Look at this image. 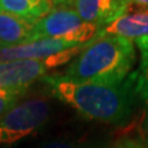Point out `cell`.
I'll return each mask as SVG.
<instances>
[{
	"mask_svg": "<svg viewBox=\"0 0 148 148\" xmlns=\"http://www.w3.org/2000/svg\"><path fill=\"white\" fill-rule=\"evenodd\" d=\"M137 61L133 41L120 36H96L73 58L62 75L75 82L119 85Z\"/></svg>",
	"mask_w": 148,
	"mask_h": 148,
	"instance_id": "2",
	"label": "cell"
},
{
	"mask_svg": "<svg viewBox=\"0 0 148 148\" xmlns=\"http://www.w3.org/2000/svg\"><path fill=\"white\" fill-rule=\"evenodd\" d=\"M120 36L133 41V43L148 40V9L125 12L110 24L103 26L98 36Z\"/></svg>",
	"mask_w": 148,
	"mask_h": 148,
	"instance_id": "8",
	"label": "cell"
},
{
	"mask_svg": "<svg viewBox=\"0 0 148 148\" xmlns=\"http://www.w3.org/2000/svg\"><path fill=\"white\" fill-rule=\"evenodd\" d=\"M51 116V104L45 98H30L11 108L0 119V148L11 147L42 128Z\"/></svg>",
	"mask_w": 148,
	"mask_h": 148,
	"instance_id": "3",
	"label": "cell"
},
{
	"mask_svg": "<svg viewBox=\"0 0 148 148\" xmlns=\"http://www.w3.org/2000/svg\"><path fill=\"white\" fill-rule=\"evenodd\" d=\"M53 9L52 0H0V10L36 22Z\"/></svg>",
	"mask_w": 148,
	"mask_h": 148,
	"instance_id": "10",
	"label": "cell"
},
{
	"mask_svg": "<svg viewBox=\"0 0 148 148\" xmlns=\"http://www.w3.org/2000/svg\"><path fill=\"white\" fill-rule=\"evenodd\" d=\"M27 89H5L0 88V119L5 115L11 108H14Z\"/></svg>",
	"mask_w": 148,
	"mask_h": 148,
	"instance_id": "12",
	"label": "cell"
},
{
	"mask_svg": "<svg viewBox=\"0 0 148 148\" xmlns=\"http://www.w3.org/2000/svg\"><path fill=\"white\" fill-rule=\"evenodd\" d=\"M73 0H52L53 8H58V6H71Z\"/></svg>",
	"mask_w": 148,
	"mask_h": 148,
	"instance_id": "16",
	"label": "cell"
},
{
	"mask_svg": "<svg viewBox=\"0 0 148 148\" xmlns=\"http://www.w3.org/2000/svg\"><path fill=\"white\" fill-rule=\"evenodd\" d=\"M71 8L88 24L103 27L127 12L121 0H73Z\"/></svg>",
	"mask_w": 148,
	"mask_h": 148,
	"instance_id": "7",
	"label": "cell"
},
{
	"mask_svg": "<svg viewBox=\"0 0 148 148\" xmlns=\"http://www.w3.org/2000/svg\"><path fill=\"white\" fill-rule=\"evenodd\" d=\"M37 148H90L88 145H83L79 142H73V141H64V140H54L48 141L43 145L38 146Z\"/></svg>",
	"mask_w": 148,
	"mask_h": 148,
	"instance_id": "13",
	"label": "cell"
},
{
	"mask_svg": "<svg viewBox=\"0 0 148 148\" xmlns=\"http://www.w3.org/2000/svg\"><path fill=\"white\" fill-rule=\"evenodd\" d=\"M101 27L85 22L71 6L53 8L34 26L32 41L59 38L85 45L99 35ZM31 41V42H32Z\"/></svg>",
	"mask_w": 148,
	"mask_h": 148,
	"instance_id": "4",
	"label": "cell"
},
{
	"mask_svg": "<svg viewBox=\"0 0 148 148\" xmlns=\"http://www.w3.org/2000/svg\"><path fill=\"white\" fill-rule=\"evenodd\" d=\"M35 22L0 10V48L16 47L32 41Z\"/></svg>",
	"mask_w": 148,
	"mask_h": 148,
	"instance_id": "9",
	"label": "cell"
},
{
	"mask_svg": "<svg viewBox=\"0 0 148 148\" xmlns=\"http://www.w3.org/2000/svg\"><path fill=\"white\" fill-rule=\"evenodd\" d=\"M123 4H126L127 8H141V9H148V0H121ZM128 11V10H127Z\"/></svg>",
	"mask_w": 148,
	"mask_h": 148,
	"instance_id": "15",
	"label": "cell"
},
{
	"mask_svg": "<svg viewBox=\"0 0 148 148\" xmlns=\"http://www.w3.org/2000/svg\"><path fill=\"white\" fill-rule=\"evenodd\" d=\"M135 46L140 49L141 61L138 69L130 78L133 83L136 95L148 106V40L137 42Z\"/></svg>",
	"mask_w": 148,
	"mask_h": 148,
	"instance_id": "11",
	"label": "cell"
},
{
	"mask_svg": "<svg viewBox=\"0 0 148 148\" xmlns=\"http://www.w3.org/2000/svg\"><path fill=\"white\" fill-rule=\"evenodd\" d=\"M115 148H146V146L140 141L135 140H126L123 142H120Z\"/></svg>",
	"mask_w": 148,
	"mask_h": 148,
	"instance_id": "14",
	"label": "cell"
},
{
	"mask_svg": "<svg viewBox=\"0 0 148 148\" xmlns=\"http://www.w3.org/2000/svg\"><path fill=\"white\" fill-rule=\"evenodd\" d=\"M42 80L51 92L79 115L94 121L121 125L130 121L136 91L131 78L119 85L75 82L64 75H46Z\"/></svg>",
	"mask_w": 148,
	"mask_h": 148,
	"instance_id": "1",
	"label": "cell"
},
{
	"mask_svg": "<svg viewBox=\"0 0 148 148\" xmlns=\"http://www.w3.org/2000/svg\"><path fill=\"white\" fill-rule=\"evenodd\" d=\"M78 43L59 38H41L16 47L0 48V62L45 59L78 47Z\"/></svg>",
	"mask_w": 148,
	"mask_h": 148,
	"instance_id": "6",
	"label": "cell"
},
{
	"mask_svg": "<svg viewBox=\"0 0 148 148\" xmlns=\"http://www.w3.org/2000/svg\"><path fill=\"white\" fill-rule=\"evenodd\" d=\"M146 128H147V132H148V116H147V120H146Z\"/></svg>",
	"mask_w": 148,
	"mask_h": 148,
	"instance_id": "17",
	"label": "cell"
},
{
	"mask_svg": "<svg viewBox=\"0 0 148 148\" xmlns=\"http://www.w3.org/2000/svg\"><path fill=\"white\" fill-rule=\"evenodd\" d=\"M85 45H80L71 51L45 59L0 62V88L29 89L31 84L47 75L49 69L75 58V56L84 48Z\"/></svg>",
	"mask_w": 148,
	"mask_h": 148,
	"instance_id": "5",
	"label": "cell"
}]
</instances>
